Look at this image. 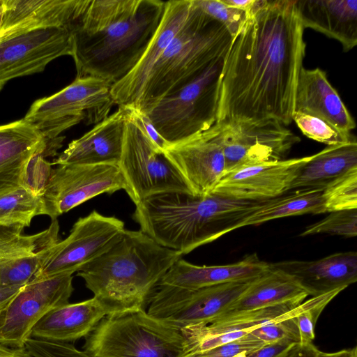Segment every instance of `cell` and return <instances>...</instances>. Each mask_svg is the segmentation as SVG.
Masks as SVG:
<instances>
[{"label": "cell", "instance_id": "obj_34", "mask_svg": "<svg viewBox=\"0 0 357 357\" xmlns=\"http://www.w3.org/2000/svg\"><path fill=\"white\" fill-rule=\"evenodd\" d=\"M324 219L307 227L301 236L326 234L344 237L357 236V208L329 212Z\"/></svg>", "mask_w": 357, "mask_h": 357}, {"label": "cell", "instance_id": "obj_8", "mask_svg": "<svg viewBox=\"0 0 357 357\" xmlns=\"http://www.w3.org/2000/svg\"><path fill=\"white\" fill-rule=\"evenodd\" d=\"M225 56L211 64L195 79L164 97L145 113L168 144L204 132L216 123Z\"/></svg>", "mask_w": 357, "mask_h": 357}, {"label": "cell", "instance_id": "obj_22", "mask_svg": "<svg viewBox=\"0 0 357 357\" xmlns=\"http://www.w3.org/2000/svg\"><path fill=\"white\" fill-rule=\"evenodd\" d=\"M269 266L291 276L308 294L316 296L342 289L357 281V252L334 253L313 261L284 260Z\"/></svg>", "mask_w": 357, "mask_h": 357}, {"label": "cell", "instance_id": "obj_38", "mask_svg": "<svg viewBox=\"0 0 357 357\" xmlns=\"http://www.w3.org/2000/svg\"><path fill=\"white\" fill-rule=\"evenodd\" d=\"M24 348L34 357H92L70 342L29 338Z\"/></svg>", "mask_w": 357, "mask_h": 357}, {"label": "cell", "instance_id": "obj_3", "mask_svg": "<svg viewBox=\"0 0 357 357\" xmlns=\"http://www.w3.org/2000/svg\"><path fill=\"white\" fill-rule=\"evenodd\" d=\"M265 201L164 193L137 204L132 218L159 245L183 255L238 229Z\"/></svg>", "mask_w": 357, "mask_h": 357}, {"label": "cell", "instance_id": "obj_48", "mask_svg": "<svg viewBox=\"0 0 357 357\" xmlns=\"http://www.w3.org/2000/svg\"><path fill=\"white\" fill-rule=\"evenodd\" d=\"M2 16H3V5H2V0H0V27H1V24Z\"/></svg>", "mask_w": 357, "mask_h": 357}, {"label": "cell", "instance_id": "obj_13", "mask_svg": "<svg viewBox=\"0 0 357 357\" xmlns=\"http://www.w3.org/2000/svg\"><path fill=\"white\" fill-rule=\"evenodd\" d=\"M225 159V172L239 167L284 160L301 139L279 121L215 123Z\"/></svg>", "mask_w": 357, "mask_h": 357}, {"label": "cell", "instance_id": "obj_41", "mask_svg": "<svg viewBox=\"0 0 357 357\" xmlns=\"http://www.w3.org/2000/svg\"><path fill=\"white\" fill-rule=\"evenodd\" d=\"M296 343L287 340L266 343L245 357H285Z\"/></svg>", "mask_w": 357, "mask_h": 357}, {"label": "cell", "instance_id": "obj_5", "mask_svg": "<svg viewBox=\"0 0 357 357\" xmlns=\"http://www.w3.org/2000/svg\"><path fill=\"white\" fill-rule=\"evenodd\" d=\"M232 38L219 21L194 4L152 70L135 108L146 113L227 55Z\"/></svg>", "mask_w": 357, "mask_h": 357}, {"label": "cell", "instance_id": "obj_49", "mask_svg": "<svg viewBox=\"0 0 357 357\" xmlns=\"http://www.w3.org/2000/svg\"><path fill=\"white\" fill-rule=\"evenodd\" d=\"M3 36V34L0 33V38Z\"/></svg>", "mask_w": 357, "mask_h": 357}, {"label": "cell", "instance_id": "obj_45", "mask_svg": "<svg viewBox=\"0 0 357 357\" xmlns=\"http://www.w3.org/2000/svg\"><path fill=\"white\" fill-rule=\"evenodd\" d=\"M222 1L229 6L243 10L249 15L255 4L256 0H222Z\"/></svg>", "mask_w": 357, "mask_h": 357}, {"label": "cell", "instance_id": "obj_11", "mask_svg": "<svg viewBox=\"0 0 357 357\" xmlns=\"http://www.w3.org/2000/svg\"><path fill=\"white\" fill-rule=\"evenodd\" d=\"M125 229L121 220L96 210L79 218L67 238L50 249L33 280L73 275L109 249Z\"/></svg>", "mask_w": 357, "mask_h": 357}, {"label": "cell", "instance_id": "obj_47", "mask_svg": "<svg viewBox=\"0 0 357 357\" xmlns=\"http://www.w3.org/2000/svg\"><path fill=\"white\" fill-rule=\"evenodd\" d=\"M349 357H357V347H354L351 349Z\"/></svg>", "mask_w": 357, "mask_h": 357}, {"label": "cell", "instance_id": "obj_50", "mask_svg": "<svg viewBox=\"0 0 357 357\" xmlns=\"http://www.w3.org/2000/svg\"><path fill=\"white\" fill-rule=\"evenodd\" d=\"M237 357V356H236Z\"/></svg>", "mask_w": 357, "mask_h": 357}, {"label": "cell", "instance_id": "obj_37", "mask_svg": "<svg viewBox=\"0 0 357 357\" xmlns=\"http://www.w3.org/2000/svg\"><path fill=\"white\" fill-rule=\"evenodd\" d=\"M205 13L222 23L234 38L245 24L248 13L225 3L222 0H192Z\"/></svg>", "mask_w": 357, "mask_h": 357}, {"label": "cell", "instance_id": "obj_10", "mask_svg": "<svg viewBox=\"0 0 357 357\" xmlns=\"http://www.w3.org/2000/svg\"><path fill=\"white\" fill-rule=\"evenodd\" d=\"M257 278L196 289L158 286L147 313L180 330L205 323L226 311Z\"/></svg>", "mask_w": 357, "mask_h": 357}, {"label": "cell", "instance_id": "obj_39", "mask_svg": "<svg viewBox=\"0 0 357 357\" xmlns=\"http://www.w3.org/2000/svg\"><path fill=\"white\" fill-rule=\"evenodd\" d=\"M265 344V342L250 336L248 333L234 341L204 351L189 354L183 357H236L243 354L247 355Z\"/></svg>", "mask_w": 357, "mask_h": 357}, {"label": "cell", "instance_id": "obj_29", "mask_svg": "<svg viewBox=\"0 0 357 357\" xmlns=\"http://www.w3.org/2000/svg\"><path fill=\"white\" fill-rule=\"evenodd\" d=\"M356 167V139L346 144L327 146L312 155L302 167L291 190L324 189L332 181Z\"/></svg>", "mask_w": 357, "mask_h": 357}, {"label": "cell", "instance_id": "obj_21", "mask_svg": "<svg viewBox=\"0 0 357 357\" xmlns=\"http://www.w3.org/2000/svg\"><path fill=\"white\" fill-rule=\"evenodd\" d=\"M91 0H2L0 32L67 28L82 15Z\"/></svg>", "mask_w": 357, "mask_h": 357}, {"label": "cell", "instance_id": "obj_35", "mask_svg": "<svg viewBox=\"0 0 357 357\" xmlns=\"http://www.w3.org/2000/svg\"><path fill=\"white\" fill-rule=\"evenodd\" d=\"M344 289H338L330 292L312 296L303 301L301 310L296 316L301 343H312L315 337L314 328L325 307Z\"/></svg>", "mask_w": 357, "mask_h": 357}, {"label": "cell", "instance_id": "obj_7", "mask_svg": "<svg viewBox=\"0 0 357 357\" xmlns=\"http://www.w3.org/2000/svg\"><path fill=\"white\" fill-rule=\"evenodd\" d=\"M112 84L92 77H77L66 87L32 103L23 119L33 125L51 144H61L63 131L84 121L98 124L107 116L115 102Z\"/></svg>", "mask_w": 357, "mask_h": 357}, {"label": "cell", "instance_id": "obj_6", "mask_svg": "<svg viewBox=\"0 0 357 357\" xmlns=\"http://www.w3.org/2000/svg\"><path fill=\"white\" fill-rule=\"evenodd\" d=\"M83 351L92 357H183L181 331L144 310L106 315L85 337Z\"/></svg>", "mask_w": 357, "mask_h": 357}, {"label": "cell", "instance_id": "obj_23", "mask_svg": "<svg viewBox=\"0 0 357 357\" xmlns=\"http://www.w3.org/2000/svg\"><path fill=\"white\" fill-rule=\"evenodd\" d=\"M127 112L123 107L95 125L81 137L72 141L54 165H119Z\"/></svg>", "mask_w": 357, "mask_h": 357}, {"label": "cell", "instance_id": "obj_20", "mask_svg": "<svg viewBox=\"0 0 357 357\" xmlns=\"http://www.w3.org/2000/svg\"><path fill=\"white\" fill-rule=\"evenodd\" d=\"M52 146L33 125L23 119L0 126V195L28 185L33 160Z\"/></svg>", "mask_w": 357, "mask_h": 357}, {"label": "cell", "instance_id": "obj_26", "mask_svg": "<svg viewBox=\"0 0 357 357\" xmlns=\"http://www.w3.org/2000/svg\"><path fill=\"white\" fill-rule=\"evenodd\" d=\"M296 8L304 29L337 40L344 52L357 45L356 0H296Z\"/></svg>", "mask_w": 357, "mask_h": 357}, {"label": "cell", "instance_id": "obj_14", "mask_svg": "<svg viewBox=\"0 0 357 357\" xmlns=\"http://www.w3.org/2000/svg\"><path fill=\"white\" fill-rule=\"evenodd\" d=\"M73 275L32 280L0 309V344L24 347L36 323L50 310L68 303Z\"/></svg>", "mask_w": 357, "mask_h": 357}, {"label": "cell", "instance_id": "obj_40", "mask_svg": "<svg viewBox=\"0 0 357 357\" xmlns=\"http://www.w3.org/2000/svg\"><path fill=\"white\" fill-rule=\"evenodd\" d=\"M125 108L128 116L133 121L163 152L169 144L158 134L149 116L145 113L135 108Z\"/></svg>", "mask_w": 357, "mask_h": 357}, {"label": "cell", "instance_id": "obj_4", "mask_svg": "<svg viewBox=\"0 0 357 357\" xmlns=\"http://www.w3.org/2000/svg\"><path fill=\"white\" fill-rule=\"evenodd\" d=\"M182 255L141 230L125 229L116 242L77 271L107 315L144 310L158 285Z\"/></svg>", "mask_w": 357, "mask_h": 357}, {"label": "cell", "instance_id": "obj_12", "mask_svg": "<svg viewBox=\"0 0 357 357\" xmlns=\"http://www.w3.org/2000/svg\"><path fill=\"white\" fill-rule=\"evenodd\" d=\"M126 189L116 165H61L51 169L41 188L43 215L52 220L100 194Z\"/></svg>", "mask_w": 357, "mask_h": 357}, {"label": "cell", "instance_id": "obj_31", "mask_svg": "<svg viewBox=\"0 0 357 357\" xmlns=\"http://www.w3.org/2000/svg\"><path fill=\"white\" fill-rule=\"evenodd\" d=\"M43 213L40 190L24 185L0 195V224L29 227L35 216Z\"/></svg>", "mask_w": 357, "mask_h": 357}, {"label": "cell", "instance_id": "obj_25", "mask_svg": "<svg viewBox=\"0 0 357 357\" xmlns=\"http://www.w3.org/2000/svg\"><path fill=\"white\" fill-rule=\"evenodd\" d=\"M319 116L344 132H351L356 123L340 95L329 82L325 71L302 68L294 99V112Z\"/></svg>", "mask_w": 357, "mask_h": 357}, {"label": "cell", "instance_id": "obj_9", "mask_svg": "<svg viewBox=\"0 0 357 357\" xmlns=\"http://www.w3.org/2000/svg\"><path fill=\"white\" fill-rule=\"evenodd\" d=\"M118 166L126 183L125 191L135 205L164 193L193 195L163 152L128 115Z\"/></svg>", "mask_w": 357, "mask_h": 357}, {"label": "cell", "instance_id": "obj_28", "mask_svg": "<svg viewBox=\"0 0 357 357\" xmlns=\"http://www.w3.org/2000/svg\"><path fill=\"white\" fill-rule=\"evenodd\" d=\"M308 296L291 276L268 266L223 313L250 311L282 304L298 305Z\"/></svg>", "mask_w": 357, "mask_h": 357}, {"label": "cell", "instance_id": "obj_16", "mask_svg": "<svg viewBox=\"0 0 357 357\" xmlns=\"http://www.w3.org/2000/svg\"><path fill=\"white\" fill-rule=\"evenodd\" d=\"M163 153L193 195L210 194L225 172V159L216 123L204 132L169 144Z\"/></svg>", "mask_w": 357, "mask_h": 357}, {"label": "cell", "instance_id": "obj_1", "mask_svg": "<svg viewBox=\"0 0 357 357\" xmlns=\"http://www.w3.org/2000/svg\"><path fill=\"white\" fill-rule=\"evenodd\" d=\"M304 29L296 0H256L224 61L216 122L291 123Z\"/></svg>", "mask_w": 357, "mask_h": 357}, {"label": "cell", "instance_id": "obj_43", "mask_svg": "<svg viewBox=\"0 0 357 357\" xmlns=\"http://www.w3.org/2000/svg\"><path fill=\"white\" fill-rule=\"evenodd\" d=\"M0 357H34L24 347H11L0 344Z\"/></svg>", "mask_w": 357, "mask_h": 357}, {"label": "cell", "instance_id": "obj_33", "mask_svg": "<svg viewBox=\"0 0 357 357\" xmlns=\"http://www.w3.org/2000/svg\"><path fill=\"white\" fill-rule=\"evenodd\" d=\"M326 212L357 208V167L329 183L323 190Z\"/></svg>", "mask_w": 357, "mask_h": 357}, {"label": "cell", "instance_id": "obj_17", "mask_svg": "<svg viewBox=\"0 0 357 357\" xmlns=\"http://www.w3.org/2000/svg\"><path fill=\"white\" fill-rule=\"evenodd\" d=\"M312 155L239 167L222 174L213 192L236 199L261 201L291 190Z\"/></svg>", "mask_w": 357, "mask_h": 357}, {"label": "cell", "instance_id": "obj_32", "mask_svg": "<svg viewBox=\"0 0 357 357\" xmlns=\"http://www.w3.org/2000/svg\"><path fill=\"white\" fill-rule=\"evenodd\" d=\"M292 121L305 136L327 146L346 144L356 139L351 132L341 130L326 120L307 113L295 111Z\"/></svg>", "mask_w": 357, "mask_h": 357}, {"label": "cell", "instance_id": "obj_18", "mask_svg": "<svg viewBox=\"0 0 357 357\" xmlns=\"http://www.w3.org/2000/svg\"><path fill=\"white\" fill-rule=\"evenodd\" d=\"M24 228L0 224V282L7 286L22 287L31 281L50 249L60 241L57 219L33 235L24 234Z\"/></svg>", "mask_w": 357, "mask_h": 357}, {"label": "cell", "instance_id": "obj_24", "mask_svg": "<svg viewBox=\"0 0 357 357\" xmlns=\"http://www.w3.org/2000/svg\"><path fill=\"white\" fill-rule=\"evenodd\" d=\"M268 262L256 253L229 264L198 266L178 259L162 277L158 286L196 289L205 287L254 279L268 268Z\"/></svg>", "mask_w": 357, "mask_h": 357}, {"label": "cell", "instance_id": "obj_19", "mask_svg": "<svg viewBox=\"0 0 357 357\" xmlns=\"http://www.w3.org/2000/svg\"><path fill=\"white\" fill-rule=\"evenodd\" d=\"M190 6L191 0L165 1L160 22L141 59L125 77L112 85L115 105L136 107L152 70L184 23Z\"/></svg>", "mask_w": 357, "mask_h": 357}, {"label": "cell", "instance_id": "obj_36", "mask_svg": "<svg viewBox=\"0 0 357 357\" xmlns=\"http://www.w3.org/2000/svg\"><path fill=\"white\" fill-rule=\"evenodd\" d=\"M302 303L284 317L254 328L248 334L265 343L282 340L299 342L300 337L296 316L301 309Z\"/></svg>", "mask_w": 357, "mask_h": 357}, {"label": "cell", "instance_id": "obj_15", "mask_svg": "<svg viewBox=\"0 0 357 357\" xmlns=\"http://www.w3.org/2000/svg\"><path fill=\"white\" fill-rule=\"evenodd\" d=\"M3 34L0 38V91L13 79L40 73L53 60L73 55L72 36L67 28Z\"/></svg>", "mask_w": 357, "mask_h": 357}, {"label": "cell", "instance_id": "obj_30", "mask_svg": "<svg viewBox=\"0 0 357 357\" xmlns=\"http://www.w3.org/2000/svg\"><path fill=\"white\" fill-rule=\"evenodd\" d=\"M323 190L319 188L296 190L288 195L268 199L245 218L238 229L289 216L326 213Z\"/></svg>", "mask_w": 357, "mask_h": 357}, {"label": "cell", "instance_id": "obj_44", "mask_svg": "<svg viewBox=\"0 0 357 357\" xmlns=\"http://www.w3.org/2000/svg\"><path fill=\"white\" fill-rule=\"evenodd\" d=\"M22 287L7 286L0 282V309L6 305Z\"/></svg>", "mask_w": 357, "mask_h": 357}, {"label": "cell", "instance_id": "obj_46", "mask_svg": "<svg viewBox=\"0 0 357 357\" xmlns=\"http://www.w3.org/2000/svg\"><path fill=\"white\" fill-rule=\"evenodd\" d=\"M351 349H342L338 351L326 353V357H349Z\"/></svg>", "mask_w": 357, "mask_h": 357}, {"label": "cell", "instance_id": "obj_27", "mask_svg": "<svg viewBox=\"0 0 357 357\" xmlns=\"http://www.w3.org/2000/svg\"><path fill=\"white\" fill-rule=\"evenodd\" d=\"M107 315L95 298L53 308L34 326L31 337L70 342L86 337Z\"/></svg>", "mask_w": 357, "mask_h": 357}, {"label": "cell", "instance_id": "obj_2", "mask_svg": "<svg viewBox=\"0 0 357 357\" xmlns=\"http://www.w3.org/2000/svg\"><path fill=\"white\" fill-rule=\"evenodd\" d=\"M161 0H91L70 28L77 77L112 85L137 65L162 16Z\"/></svg>", "mask_w": 357, "mask_h": 357}, {"label": "cell", "instance_id": "obj_42", "mask_svg": "<svg viewBox=\"0 0 357 357\" xmlns=\"http://www.w3.org/2000/svg\"><path fill=\"white\" fill-rule=\"evenodd\" d=\"M326 354L315 347L313 342H296L285 357H326Z\"/></svg>", "mask_w": 357, "mask_h": 357}]
</instances>
